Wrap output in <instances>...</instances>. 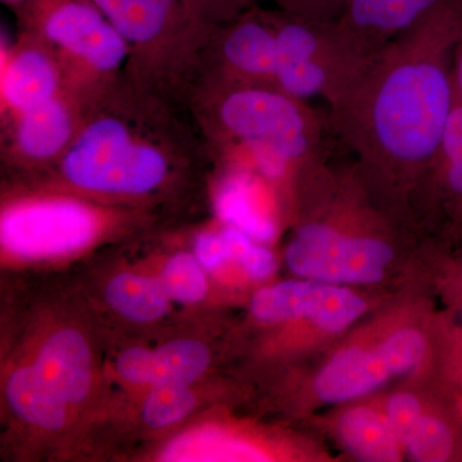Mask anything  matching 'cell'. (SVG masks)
<instances>
[{
	"label": "cell",
	"mask_w": 462,
	"mask_h": 462,
	"mask_svg": "<svg viewBox=\"0 0 462 462\" xmlns=\"http://www.w3.org/2000/svg\"><path fill=\"white\" fill-rule=\"evenodd\" d=\"M462 0H447L385 45L329 109L333 138L366 166L433 171L456 90Z\"/></svg>",
	"instance_id": "1"
},
{
	"label": "cell",
	"mask_w": 462,
	"mask_h": 462,
	"mask_svg": "<svg viewBox=\"0 0 462 462\" xmlns=\"http://www.w3.org/2000/svg\"><path fill=\"white\" fill-rule=\"evenodd\" d=\"M206 157L211 152L188 106L123 72L91 103L62 157L38 176L50 189L142 202L171 189Z\"/></svg>",
	"instance_id": "2"
},
{
	"label": "cell",
	"mask_w": 462,
	"mask_h": 462,
	"mask_svg": "<svg viewBox=\"0 0 462 462\" xmlns=\"http://www.w3.org/2000/svg\"><path fill=\"white\" fill-rule=\"evenodd\" d=\"M184 102L212 158L248 167L267 181L314 165L333 138L327 112L273 85L196 83Z\"/></svg>",
	"instance_id": "3"
},
{
	"label": "cell",
	"mask_w": 462,
	"mask_h": 462,
	"mask_svg": "<svg viewBox=\"0 0 462 462\" xmlns=\"http://www.w3.org/2000/svg\"><path fill=\"white\" fill-rule=\"evenodd\" d=\"M12 11L56 50L72 89L99 94L126 69L129 44L89 0H23Z\"/></svg>",
	"instance_id": "4"
},
{
	"label": "cell",
	"mask_w": 462,
	"mask_h": 462,
	"mask_svg": "<svg viewBox=\"0 0 462 462\" xmlns=\"http://www.w3.org/2000/svg\"><path fill=\"white\" fill-rule=\"evenodd\" d=\"M275 23L273 84L293 98L321 99L329 109L372 60L352 47L337 21L310 20L275 9Z\"/></svg>",
	"instance_id": "5"
},
{
	"label": "cell",
	"mask_w": 462,
	"mask_h": 462,
	"mask_svg": "<svg viewBox=\"0 0 462 462\" xmlns=\"http://www.w3.org/2000/svg\"><path fill=\"white\" fill-rule=\"evenodd\" d=\"M124 220L121 212L62 190L23 194L3 207L5 251L27 260L66 256L87 248Z\"/></svg>",
	"instance_id": "6"
},
{
	"label": "cell",
	"mask_w": 462,
	"mask_h": 462,
	"mask_svg": "<svg viewBox=\"0 0 462 462\" xmlns=\"http://www.w3.org/2000/svg\"><path fill=\"white\" fill-rule=\"evenodd\" d=\"M275 9L257 3L207 38L194 58L187 89L196 83L275 87Z\"/></svg>",
	"instance_id": "7"
},
{
	"label": "cell",
	"mask_w": 462,
	"mask_h": 462,
	"mask_svg": "<svg viewBox=\"0 0 462 462\" xmlns=\"http://www.w3.org/2000/svg\"><path fill=\"white\" fill-rule=\"evenodd\" d=\"M392 258L393 249L384 240L352 236L320 221L300 225L285 252L291 272L329 284L378 282Z\"/></svg>",
	"instance_id": "8"
},
{
	"label": "cell",
	"mask_w": 462,
	"mask_h": 462,
	"mask_svg": "<svg viewBox=\"0 0 462 462\" xmlns=\"http://www.w3.org/2000/svg\"><path fill=\"white\" fill-rule=\"evenodd\" d=\"M99 94L69 88L50 102L2 121L0 149L5 165L32 176L53 166L74 141Z\"/></svg>",
	"instance_id": "9"
},
{
	"label": "cell",
	"mask_w": 462,
	"mask_h": 462,
	"mask_svg": "<svg viewBox=\"0 0 462 462\" xmlns=\"http://www.w3.org/2000/svg\"><path fill=\"white\" fill-rule=\"evenodd\" d=\"M69 88L62 60L38 33L20 29L14 44L2 45L0 120L44 105Z\"/></svg>",
	"instance_id": "10"
},
{
	"label": "cell",
	"mask_w": 462,
	"mask_h": 462,
	"mask_svg": "<svg viewBox=\"0 0 462 462\" xmlns=\"http://www.w3.org/2000/svg\"><path fill=\"white\" fill-rule=\"evenodd\" d=\"M366 311V302L329 282H285L258 291L251 314L258 321L309 319L322 330L342 331Z\"/></svg>",
	"instance_id": "11"
},
{
	"label": "cell",
	"mask_w": 462,
	"mask_h": 462,
	"mask_svg": "<svg viewBox=\"0 0 462 462\" xmlns=\"http://www.w3.org/2000/svg\"><path fill=\"white\" fill-rule=\"evenodd\" d=\"M447 0H343L337 23L358 53L372 58Z\"/></svg>",
	"instance_id": "12"
},
{
	"label": "cell",
	"mask_w": 462,
	"mask_h": 462,
	"mask_svg": "<svg viewBox=\"0 0 462 462\" xmlns=\"http://www.w3.org/2000/svg\"><path fill=\"white\" fill-rule=\"evenodd\" d=\"M35 367L67 404L84 402L91 387V354L87 340L72 329L51 333L36 356Z\"/></svg>",
	"instance_id": "13"
},
{
	"label": "cell",
	"mask_w": 462,
	"mask_h": 462,
	"mask_svg": "<svg viewBox=\"0 0 462 462\" xmlns=\"http://www.w3.org/2000/svg\"><path fill=\"white\" fill-rule=\"evenodd\" d=\"M258 178L247 167L229 163L218 182L214 206L225 225L245 231L257 242L269 243L275 239L278 226L263 205Z\"/></svg>",
	"instance_id": "14"
},
{
	"label": "cell",
	"mask_w": 462,
	"mask_h": 462,
	"mask_svg": "<svg viewBox=\"0 0 462 462\" xmlns=\"http://www.w3.org/2000/svg\"><path fill=\"white\" fill-rule=\"evenodd\" d=\"M391 376L393 374L379 348L351 346L322 367L314 387L322 402L339 403L375 391Z\"/></svg>",
	"instance_id": "15"
},
{
	"label": "cell",
	"mask_w": 462,
	"mask_h": 462,
	"mask_svg": "<svg viewBox=\"0 0 462 462\" xmlns=\"http://www.w3.org/2000/svg\"><path fill=\"white\" fill-rule=\"evenodd\" d=\"M5 396L12 411L39 430L57 431L69 420V404L48 385L35 365L9 374Z\"/></svg>",
	"instance_id": "16"
},
{
	"label": "cell",
	"mask_w": 462,
	"mask_h": 462,
	"mask_svg": "<svg viewBox=\"0 0 462 462\" xmlns=\"http://www.w3.org/2000/svg\"><path fill=\"white\" fill-rule=\"evenodd\" d=\"M339 436L349 451L364 461L400 460L397 437L387 418L366 407H356L343 413Z\"/></svg>",
	"instance_id": "17"
},
{
	"label": "cell",
	"mask_w": 462,
	"mask_h": 462,
	"mask_svg": "<svg viewBox=\"0 0 462 462\" xmlns=\"http://www.w3.org/2000/svg\"><path fill=\"white\" fill-rule=\"evenodd\" d=\"M108 305L117 314L134 322L160 320L170 311V297L160 279L123 273L109 281L106 288Z\"/></svg>",
	"instance_id": "18"
},
{
	"label": "cell",
	"mask_w": 462,
	"mask_h": 462,
	"mask_svg": "<svg viewBox=\"0 0 462 462\" xmlns=\"http://www.w3.org/2000/svg\"><path fill=\"white\" fill-rule=\"evenodd\" d=\"M211 363V354L203 343L176 339L154 349L153 384L190 385L199 379Z\"/></svg>",
	"instance_id": "19"
},
{
	"label": "cell",
	"mask_w": 462,
	"mask_h": 462,
	"mask_svg": "<svg viewBox=\"0 0 462 462\" xmlns=\"http://www.w3.org/2000/svg\"><path fill=\"white\" fill-rule=\"evenodd\" d=\"M165 456L167 460L176 461L264 460L260 451L214 431L182 438L167 448Z\"/></svg>",
	"instance_id": "20"
},
{
	"label": "cell",
	"mask_w": 462,
	"mask_h": 462,
	"mask_svg": "<svg viewBox=\"0 0 462 462\" xmlns=\"http://www.w3.org/2000/svg\"><path fill=\"white\" fill-rule=\"evenodd\" d=\"M203 269L196 254L180 252L167 261L158 279L170 300L191 305L203 300L207 293Z\"/></svg>",
	"instance_id": "21"
},
{
	"label": "cell",
	"mask_w": 462,
	"mask_h": 462,
	"mask_svg": "<svg viewBox=\"0 0 462 462\" xmlns=\"http://www.w3.org/2000/svg\"><path fill=\"white\" fill-rule=\"evenodd\" d=\"M194 406L188 385H157L143 403L142 418L152 430H165L187 418Z\"/></svg>",
	"instance_id": "22"
},
{
	"label": "cell",
	"mask_w": 462,
	"mask_h": 462,
	"mask_svg": "<svg viewBox=\"0 0 462 462\" xmlns=\"http://www.w3.org/2000/svg\"><path fill=\"white\" fill-rule=\"evenodd\" d=\"M404 445L416 461H448L455 454V431L442 419L422 415Z\"/></svg>",
	"instance_id": "23"
},
{
	"label": "cell",
	"mask_w": 462,
	"mask_h": 462,
	"mask_svg": "<svg viewBox=\"0 0 462 462\" xmlns=\"http://www.w3.org/2000/svg\"><path fill=\"white\" fill-rule=\"evenodd\" d=\"M181 3L200 48L217 27L257 5V0H181Z\"/></svg>",
	"instance_id": "24"
},
{
	"label": "cell",
	"mask_w": 462,
	"mask_h": 462,
	"mask_svg": "<svg viewBox=\"0 0 462 462\" xmlns=\"http://www.w3.org/2000/svg\"><path fill=\"white\" fill-rule=\"evenodd\" d=\"M394 375L411 372L427 352V339L418 330L402 329L388 337L378 346Z\"/></svg>",
	"instance_id": "25"
},
{
	"label": "cell",
	"mask_w": 462,
	"mask_h": 462,
	"mask_svg": "<svg viewBox=\"0 0 462 462\" xmlns=\"http://www.w3.org/2000/svg\"><path fill=\"white\" fill-rule=\"evenodd\" d=\"M116 373L133 385H152L154 376V349L132 346L118 356Z\"/></svg>",
	"instance_id": "26"
},
{
	"label": "cell",
	"mask_w": 462,
	"mask_h": 462,
	"mask_svg": "<svg viewBox=\"0 0 462 462\" xmlns=\"http://www.w3.org/2000/svg\"><path fill=\"white\" fill-rule=\"evenodd\" d=\"M421 416L420 402L412 394L398 393L389 398L387 420L400 442H406Z\"/></svg>",
	"instance_id": "27"
},
{
	"label": "cell",
	"mask_w": 462,
	"mask_h": 462,
	"mask_svg": "<svg viewBox=\"0 0 462 462\" xmlns=\"http://www.w3.org/2000/svg\"><path fill=\"white\" fill-rule=\"evenodd\" d=\"M272 2L273 8L310 20H338L343 0H257V3Z\"/></svg>",
	"instance_id": "28"
},
{
	"label": "cell",
	"mask_w": 462,
	"mask_h": 462,
	"mask_svg": "<svg viewBox=\"0 0 462 462\" xmlns=\"http://www.w3.org/2000/svg\"><path fill=\"white\" fill-rule=\"evenodd\" d=\"M194 254L200 264L206 270H216L224 263L230 260L229 248H227L226 240L223 236V231H206L197 236L196 245H194Z\"/></svg>",
	"instance_id": "29"
},
{
	"label": "cell",
	"mask_w": 462,
	"mask_h": 462,
	"mask_svg": "<svg viewBox=\"0 0 462 462\" xmlns=\"http://www.w3.org/2000/svg\"><path fill=\"white\" fill-rule=\"evenodd\" d=\"M243 269L252 279H266L275 270V257L272 252L256 243L251 245L245 252V256L240 258Z\"/></svg>",
	"instance_id": "30"
},
{
	"label": "cell",
	"mask_w": 462,
	"mask_h": 462,
	"mask_svg": "<svg viewBox=\"0 0 462 462\" xmlns=\"http://www.w3.org/2000/svg\"><path fill=\"white\" fill-rule=\"evenodd\" d=\"M452 75H454L456 96L462 102V35L455 47L454 60H452Z\"/></svg>",
	"instance_id": "31"
},
{
	"label": "cell",
	"mask_w": 462,
	"mask_h": 462,
	"mask_svg": "<svg viewBox=\"0 0 462 462\" xmlns=\"http://www.w3.org/2000/svg\"><path fill=\"white\" fill-rule=\"evenodd\" d=\"M3 5H7V7L14 9L16 8L18 5L23 2V0H2Z\"/></svg>",
	"instance_id": "32"
}]
</instances>
